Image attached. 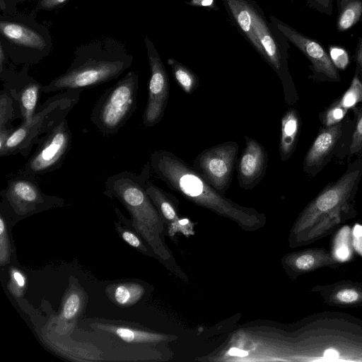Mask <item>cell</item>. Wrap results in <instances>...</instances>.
<instances>
[{
  "mask_svg": "<svg viewBox=\"0 0 362 362\" xmlns=\"http://www.w3.org/2000/svg\"><path fill=\"white\" fill-rule=\"evenodd\" d=\"M133 62V55L120 40L95 39L78 46L67 69L49 83L42 93L93 88L120 76Z\"/></svg>",
  "mask_w": 362,
  "mask_h": 362,
  "instance_id": "cell-1",
  "label": "cell"
},
{
  "mask_svg": "<svg viewBox=\"0 0 362 362\" xmlns=\"http://www.w3.org/2000/svg\"><path fill=\"white\" fill-rule=\"evenodd\" d=\"M362 176V158L349 163L344 173L327 185L302 211L296 229L308 230L309 239L315 240L327 233L351 212Z\"/></svg>",
  "mask_w": 362,
  "mask_h": 362,
  "instance_id": "cell-2",
  "label": "cell"
},
{
  "mask_svg": "<svg viewBox=\"0 0 362 362\" xmlns=\"http://www.w3.org/2000/svg\"><path fill=\"white\" fill-rule=\"evenodd\" d=\"M151 170L158 177L175 190L196 204L216 211L241 216L247 214L219 194L192 166L166 150H156L150 156Z\"/></svg>",
  "mask_w": 362,
  "mask_h": 362,
  "instance_id": "cell-3",
  "label": "cell"
},
{
  "mask_svg": "<svg viewBox=\"0 0 362 362\" xmlns=\"http://www.w3.org/2000/svg\"><path fill=\"white\" fill-rule=\"evenodd\" d=\"M83 90L68 89L49 98L37 107L33 117L26 124L14 127L1 156L21 154L26 158L40 139L54 128L77 104Z\"/></svg>",
  "mask_w": 362,
  "mask_h": 362,
  "instance_id": "cell-4",
  "label": "cell"
},
{
  "mask_svg": "<svg viewBox=\"0 0 362 362\" xmlns=\"http://www.w3.org/2000/svg\"><path fill=\"white\" fill-rule=\"evenodd\" d=\"M0 35V43L16 64H37L52 49V37L47 28L28 16L2 15Z\"/></svg>",
  "mask_w": 362,
  "mask_h": 362,
  "instance_id": "cell-5",
  "label": "cell"
},
{
  "mask_svg": "<svg viewBox=\"0 0 362 362\" xmlns=\"http://www.w3.org/2000/svg\"><path fill=\"white\" fill-rule=\"evenodd\" d=\"M151 170L148 162L139 174L125 170L112 175L105 182L104 194L123 204L132 216V227L139 233L152 228L158 221V214L146 190Z\"/></svg>",
  "mask_w": 362,
  "mask_h": 362,
  "instance_id": "cell-6",
  "label": "cell"
},
{
  "mask_svg": "<svg viewBox=\"0 0 362 362\" xmlns=\"http://www.w3.org/2000/svg\"><path fill=\"white\" fill-rule=\"evenodd\" d=\"M138 89L139 75L130 71L98 98L90 120L102 134H116L131 118L136 109Z\"/></svg>",
  "mask_w": 362,
  "mask_h": 362,
  "instance_id": "cell-7",
  "label": "cell"
},
{
  "mask_svg": "<svg viewBox=\"0 0 362 362\" xmlns=\"http://www.w3.org/2000/svg\"><path fill=\"white\" fill-rule=\"evenodd\" d=\"M71 142L72 134L66 118L40 139L35 151L18 174L35 177L59 169L69 152Z\"/></svg>",
  "mask_w": 362,
  "mask_h": 362,
  "instance_id": "cell-8",
  "label": "cell"
},
{
  "mask_svg": "<svg viewBox=\"0 0 362 362\" xmlns=\"http://www.w3.org/2000/svg\"><path fill=\"white\" fill-rule=\"evenodd\" d=\"M35 177L18 174L1 192V203L16 216L25 217L64 203L62 199L42 192Z\"/></svg>",
  "mask_w": 362,
  "mask_h": 362,
  "instance_id": "cell-9",
  "label": "cell"
},
{
  "mask_svg": "<svg viewBox=\"0 0 362 362\" xmlns=\"http://www.w3.org/2000/svg\"><path fill=\"white\" fill-rule=\"evenodd\" d=\"M239 146L226 141L204 150L193 160L194 169L219 194L230 186Z\"/></svg>",
  "mask_w": 362,
  "mask_h": 362,
  "instance_id": "cell-10",
  "label": "cell"
},
{
  "mask_svg": "<svg viewBox=\"0 0 362 362\" xmlns=\"http://www.w3.org/2000/svg\"><path fill=\"white\" fill-rule=\"evenodd\" d=\"M354 124L349 116L333 126L322 127L312 143L303 160V171L310 177L317 175L337 157L346 144Z\"/></svg>",
  "mask_w": 362,
  "mask_h": 362,
  "instance_id": "cell-11",
  "label": "cell"
},
{
  "mask_svg": "<svg viewBox=\"0 0 362 362\" xmlns=\"http://www.w3.org/2000/svg\"><path fill=\"white\" fill-rule=\"evenodd\" d=\"M150 67L148 98L142 121L146 127H153L163 119L169 98V78L153 43L144 37Z\"/></svg>",
  "mask_w": 362,
  "mask_h": 362,
  "instance_id": "cell-12",
  "label": "cell"
},
{
  "mask_svg": "<svg viewBox=\"0 0 362 362\" xmlns=\"http://www.w3.org/2000/svg\"><path fill=\"white\" fill-rule=\"evenodd\" d=\"M277 30L293 43L309 60L312 74L309 78L320 82H339L338 69L332 62L329 53L316 40L298 32L290 25L272 16Z\"/></svg>",
  "mask_w": 362,
  "mask_h": 362,
  "instance_id": "cell-13",
  "label": "cell"
},
{
  "mask_svg": "<svg viewBox=\"0 0 362 362\" xmlns=\"http://www.w3.org/2000/svg\"><path fill=\"white\" fill-rule=\"evenodd\" d=\"M0 78L3 89L18 106L21 123L28 124L37 111L43 85L29 74L28 65H24L18 71L5 69L0 73Z\"/></svg>",
  "mask_w": 362,
  "mask_h": 362,
  "instance_id": "cell-14",
  "label": "cell"
},
{
  "mask_svg": "<svg viewBox=\"0 0 362 362\" xmlns=\"http://www.w3.org/2000/svg\"><path fill=\"white\" fill-rule=\"evenodd\" d=\"M245 146L237 165L239 186L251 189L265 175L268 157L264 147L257 140L245 136Z\"/></svg>",
  "mask_w": 362,
  "mask_h": 362,
  "instance_id": "cell-15",
  "label": "cell"
},
{
  "mask_svg": "<svg viewBox=\"0 0 362 362\" xmlns=\"http://www.w3.org/2000/svg\"><path fill=\"white\" fill-rule=\"evenodd\" d=\"M228 13L240 33L247 38L258 53L264 57L263 50L255 35L253 14L255 2L250 0H223Z\"/></svg>",
  "mask_w": 362,
  "mask_h": 362,
  "instance_id": "cell-16",
  "label": "cell"
},
{
  "mask_svg": "<svg viewBox=\"0 0 362 362\" xmlns=\"http://www.w3.org/2000/svg\"><path fill=\"white\" fill-rule=\"evenodd\" d=\"M301 128V119L295 108H289L281 122L279 155L281 161H287L296 150Z\"/></svg>",
  "mask_w": 362,
  "mask_h": 362,
  "instance_id": "cell-17",
  "label": "cell"
},
{
  "mask_svg": "<svg viewBox=\"0 0 362 362\" xmlns=\"http://www.w3.org/2000/svg\"><path fill=\"white\" fill-rule=\"evenodd\" d=\"M324 300L332 306L357 307L362 305V284L354 282L328 286L322 292Z\"/></svg>",
  "mask_w": 362,
  "mask_h": 362,
  "instance_id": "cell-18",
  "label": "cell"
},
{
  "mask_svg": "<svg viewBox=\"0 0 362 362\" xmlns=\"http://www.w3.org/2000/svg\"><path fill=\"white\" fill-rule=\"evenodd\" d=\"M291 262L296 271L300 273L310 272L337 264L334 257L324 248H313L301 252L295 255Z\"/></svg>",
  "mask_w": 362,
  "mask_h": 362,
  "instance_id": "cell-19",
  "label": "cell"
},
{
  "mask_svg": "<svg viewBox=\"0 0 362 362\" xmlns=\"http://www.w3.org/2000/svg\"><path fill=\"white\" fill-rule=\"evenodd\" d=\"M337 16L336 27L343 33L351 29L362 18V0H336Z\"/></svg>",
  "mask_w": 362,
  "mask_h": 362,
  "instance_id": "cell-20",
  "label": "cell"
},
{
  "mask_svg": "<svg viewBox=\"0 0 362 362\" xmlns=\"http://www.w3.org/2000/svg\"><path fill=\"white\" fill-rule=\"evenodd\" d=\"M146 190L150 199L168 221H173L177 216L175 197L160 189L148 180L146 184Z\"/></svg>",
  "mask_w": 362,
  "mask_h": 362,
  "instance_id": "cell-21",
  "label": "cell"
},
{
  "mask_svg": "<svg viewBox=\"0 0 362 362\" xmlns=\"http://www.w3.org/2000/svg\"><path fill=\"white\" fill-rule=\"evenodd\" d=\"M179 87L187 94H192L199 86L197 75L190 69L173 58L167 61Z\"/></svg>",
  "mask_w": 362,
  "mask_h": 362,
  "instance_id": "cell-22",
  "label": "cell"
},
{
  "mask_svg": "<svg viewBox=\"0 0 362 362\" xmlns=\"http://www.w3.org/2000/svg\"><path fill=\"white\" fill-rule=\"evenodd\" d=\"M354 111V124L349 140L342 151L336 158L343 160L350 158L354 156L362 154V108Z\"/></svg>",
  "mask_w": 362,
  "mask_h": 362,
  "instance_id": "cell-23",
  "label": "cell"
},
{
  "mask_svg": "<svg viewBox=\"0 0 362 362\" xmlns=\"http://www.w3.org/2000/svg\"><path fill=\"white\" fill-rule=\"evenodd\" d=\"M100 329L114 334L118 338L127 343L144 342L153 341L155 339L153 334L127 327L101 325Z\"/></svg>",
  "mask_w": 362,
  "mask_h": 362,
  "instance_id": "cell-24",
  "label": "cell"
},
{
  "mask_svg": "<svg viewBox=\"0 0 362 362\" xmlns=\"http://www.w3.org/2000/svg\"><path fill=\"white\" fill-rule=\"evenodd\" d=\"M141 286L133 283L118 284L114 290V300L120 305H131L136 303L143 295Z\"/></svg>",
  "mask_w": 362,
  "mask_h": 362,
  "instance_id": "cell-25",
  "label": "cell"
},
{
  "mask_svg": "<svg viewBox=\"0 0 362 362\" xmlns=\"http://www.w3.org/2000/svg\"><path fill=\"white\" fill-rule=\"evenodd\" d=\"M337 100L347 110L356 109L362 103V81L356 70L349 88Z\"/></svg>",
  "mask_w": 362,
  "mask_h": 362,
  "instance_id": "cell-26",
  "label": "cell"
},
{
  "mask_svg": "<svg viewBox=\"0 0 362 362\" xmlns=\"http://www.w3.org/2000/svg\"><path fill=\"white\" fill-rule=\"evenodd\" d=\"M0 93V128H2L10 127L9 124L21 116L15 100L4 89Z\"/></svg>",
  "mask_w": 362,
  "mask_h": 362,
  "instance_id": "cell-27",
  "label": "cell"
},
{
  "mask_svg": "<svg viewBox=\"0 0 362 362\" xmlns=\"http://www.w3.org/2000/svg\"><path fill=\"white\" fill-rule=\"evenodd\" d=\"M347 112L348 110L342 107L336 100L320 114V117L323 127L339 123L345 118Z\"/></svg>",
  "mask_w": 362,
  "mask_h": 362,
  "instance_id": "cell-28",
  "label": "cell"
},
{
  "mask_svg": "<svg viewBox=\"0 0 362 362\" xmlns=\"http://www.w3.org/2000/svg\"><path fill=\"white\" fill-rule=\"evenodd\" d=\"M11 246L7 226L3 212L0 218V264L1 266L9 262Z\"/></svg>",
  "mask_w": 362,
  "mask_h": 362,
  "instance_id": "cell-29",
  "label": "cell"
},
{
  "mask_svg": "<svg viewBox=\"0 0 362 362\" xmlns=\"http://www.w3.org/2000/svg\"><path fill=\"white\" fill-rule=\"evenodd\" d=\"M330 59L337 69L344 70L350 63L346 49L341 45H332L328 47Z\"/></svg>",
  "mask_w": 362,
  "mask_h": 362,
  "instance_id": "cell-30",
  "label": "cell"
},
{
  "mask_svg": "<svg viewBox=\"0 0 362 362\" xmlns=\"http://www.w3.org/2000/svg\"><path fill=\"white\" fill-rule=\"evenodd\" d=\"M81 299L76 292L71 293L66 298L64 305L62 314L66 320L72 319L78 313L81 307Z\"/></svg>",
  "mask_w": 362,
  "mask_h": 362,
  "instance_id": "cell-31",
  "label": "cell"
},
{
  "mask_svg": "<svg viewBox=\"0 0 362 362\" xmlns=\"http://www.w3.org/2000/svg\"><path fill=\"white\" fill-rule=\"evenodd\" d=\"M25 284V276L21 271L18 269L11 270L10 281L8 286L9 291L13 296L16 297L22 296Z\"/></svg>",
  "mask_w": 362,
  "mask_h": 362,
  "instance_id": "cell-32",
  "label": "cell"
},
{
  "mask_svg": "<svg viewBox=\"0 0 362 362\" xmlns=\"http://www.w3.org/2000/svg\"><path fill=\"white\" fill-rule=\"evenodd\" d=\"M306 4L310 8L331 16L333 13V0H306Z\"/></svg>",
  "mask_w": 362,
  "mask_h": 362,
  "instance_id": "cell-33",
  "label": "cell"
},
{
  "mask_svg": "<svg viewBox=\"0 0 362 362\" xmlns=\"http://www.w3.org/2000/svg\"><path fill=\"white\" fill-rule=\"evenodd\" d=\"M69 1V0H38L33 11H49L56 10L64 6Z\"/></svg>",
  "mask_w": 362,
  "mask_h": 362,
  "instance_id": "cell-34",
  "label": "cell"
},
{
  "mask_svg": "<svg viewBox=\"0 0 362 362\" xmlns=\"http://www.w3.org/2000/svg\"><path fill=\"white\" fill-rule=\"evenodd\" d=\"M354 59L356 62V71L358 72L360 79L362 81V37H358V42L356 46Z\"/></svg>",
  "mask_w": 362,
  "mask_h": 362,
  "instance_id": "cell-35",
  "label": "cell"
},
{
  "mask_svg": "<svg viewBox=\"0 0 362 362\" xmlns=\"http://www.w3.org/2000/svg\"><path fill=\"white\" fill-rule=\"evenodd\" d=\"M122 238L129 245L139 248L141 247V243L138 238L133 232L124 230L121 232Z\"/></svg>",
  "mask_w": 362,
  "mask_h": 362,
  "instance_id": "cell-36",
  "label": "cell"
},
{
  "mask_svg": "<svg viewBox=\"0 0 362 362\" xmlns=\"http://www.w3.org/2000/svg\"><path fill=\"white\" fill-rule=\"evenodd\" d=\"M186 4L191 6L208 8L216 11L218 10L215 0H190L189 2H186Z\"/></svg>",
  "mask_w": 362,
  "mask_h": 362,
  "instance_id": "cell-37",
  "label": "cell"
},
{
  "mask_svg": "<svg viewBox=\"0 0 362 362\" xmlns=\"http://www.w3.org/2000/svg\"><path fill=\"white\" fill-rule=\"evenodd\" d=\"M14 127H13L0 128V151L4 148L6 143Z\"/></svg>",
  "mask_w": 362,
  "mask_h": 362,
  "instance_id": "cell-38",
  "label": "cell"
},
{
  "mask_svg": "<svg viewBox=\"0 0 362 362\" xmlns=\"http://www.w3.org/2000/svg\"><path fill=\"white\" fill-rule=\"evenodd\" d=\"M8 58V57L4 48V46L0 43V73L6 68V64Z\"/></svg>",
  "mask_w": 362,
  "mask_h": 362,
  "instance_id": "cell-39",
  "label": "cell"
},
{
  "mask_svg": "<svg viewBox=\"0 0 362 362\" xmlns=\"http://www.w3.org/2000/svg\"><path fill=\"white\" fill-rule=\"evenodd\" d=\"M228 354L230 356H240V357L246 356L248 354V353L246 351L241 350L238 348H231L229 350Z\"/></svg>",
  "mask_w": 362,
  "mask_h": 362,
  "instance_id": "cell-40",
  "label": "cell"
},
{
  "mask_svg": "<svg viewBox=\"0 0 362 362\" xmlns=\"http://www.w3.org/2000/svg\"><path fill=\"white\" fill-rule=\"evenodd\" d=\"M16 1H28V0H16Z\"/></svg>",
  "mask_w": 362,
  "mask_h": 362,
  "instance_id": "cell-41",
  "label": "cell"
}]
</instances>
